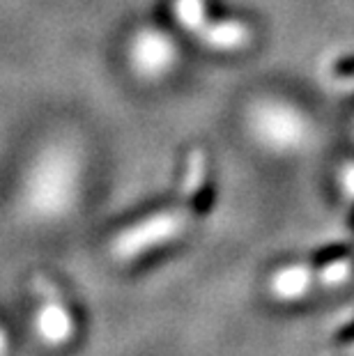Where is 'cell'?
I'll use <instances>...</instances> for the list:
<instances>
[{
	"instance_id": "cell-1",
	"label": "cell",
	"mask_w": 354,
	"mask_h": 356,
	"mask_svg": "<svg viewBox=\"0 0 354 356\" xmlns=\"http://www.w3.org/2000/svg\"><path fill=\"white\" fill-rule=\"evenodd\" d=\"M189 216L184 211H156V214L143 218L136 225L122 230L113 241V253L120 260H134L150 253L156 246L170 244L172 239H177L184 232Z\"/></svg>"
},
{
	"instance_id": "cell-2",
	"label": "cell",
	"mask_w": 354,
	"mask_h": 356,
	"mask_svg": "<svg viewBox=\"0 0 354 356\" xmlns=\"http://www.w3.org/2000/svg\"><path fill=\"white\" fill-rule=\"evenodd\" d=\"M74 179L63 163H47L37 168L28 181V202L37 216H58L72 202Z\"/></svg>"
},
{
	"instance_id": "cell-3",
	"label": "cell",
	"mask_w": 354,
	"mask_h": 356,
	"mask_svg": "<svg viewBox=\"0 0 354 356\" xmlns=\"http://www.w3.org/2000/svg\"><path fill=\"white\" fill-rule=\"evenodd\" d=\"M131 60L136 72L143 76H161L175 63V44L170 42V37L156 33V30H147L134 40Z\"/></svg>"
},
{
	"instance_id": "cell-4",
	"label": "cell",
	"mask_w": 354,
	"mask_h": 356,
	"mask_svg": "<svg viewBox=\"0 0 354 356\" xmlns=\"http://www.w3.org/2000/svg\"><path fill=\"white\" fill-rule=\"evenodd\" d=\"M33 329L35 336L49 347L67 345L77 333V320L67 304L58 299L44 301L42 306H37L33 317Z\"/></svg>"
},
{
	"instance_id": "cell-5",
	"label": "cell",
	"mask_w": 354,
	"mask_h": 356,
	"mask_svg": "<svg viewBox=\"0 0 354 356\" xmlns=\"http://www.w3.org/2000/svg\"><path fill=\"white\" fill-rule=\"evenodd\" d=\"M315 274L306 264H285L269 276V294L281 304H295L311 292Z\"/></svg>"
},
{
	"instance_id": "cell-6",
	"label": "cell",
	"mask_w": 354,
	"mask_h": 356,
	"mask_svg": "<svg viewBox=\"0 0 354 356\" xmlns=\"http://www.w3.org/2000/svg\"><path fill=\"white\" fill-rule=\"evenodd\" d=\"M258 134H262L269 145L290 147L301 138V122L290 108H267L262 111L260 120L255 122Z\"/></svg>"
},
{
	"instance_id": "cell-7",
	"label": "cell",
	"mask_w": 354,
	"mask_h": 356,
	"mask_svg": "<svg viewBox=\"0 0 354 356\" xmlns=\"http://www.w3.org/2000/svg\"><path fill=\"white\" fill-rule=\"evenodd\" d=\"M195 37L214 51H239L246 44H251L253 33L244 21L228 19V21H216V24H209L207 21L195 33Z\"/></svg>"
},
{
	"instance_id": "cell-8",
	"label": "cell",
	"mask_w": 354,
	"mask_h": 356,
	"mask_svg": "<svg viewBox=\"0 0 354 356\" xmlns=\"http://www.w3.org/2000/svg\"><path fill=\"white\" fill-rule=\"evenodd\" d=\"M175 17L189 33H198V30L207 24V10L205 0H175Z\"/></svg>"
},
{
	"instance_id": "cell-9",
	"label": "cell",
	"mask_w": 354,
	"mask_h": 356,
	"mask_svg": "<svg viewBox=\"0 0 354 356\" xmlns=\"http://www.w3.org/2000/svg\"><path fill=\"white\" fill-rule=\"evenodd\" d=\"M352 274H354L352 260H348V257H341V260H331L329 264H325V267L320 269L318 280L322 285H327V287H338V285L348 283V280L352 278Z\"/></svg>"
},
{
	"instance_id": "cell-10",
	"label": "cell",
	"mask_w": 354,
	"mask_h": 356,
	"mask_svg": "<svg viewBox=\"0 0 354 356\" xmlns=\"http://www.w3.org/2000/svg\"><path fill=\"white\" fill-rule=\"evenodd\" d=\"M205 170H207L205 152H202V149H193V152L189 154V159H186V181H184V186L189 188V191H193V188L202 181V177H205Z\"/></svg>"
},
{
	"instance_id": "cell-11",
	"label": "cell",
	"mask_w": 354,
	"mask_h": 356,
	"mask_svg": "<svg viewBox=\"0 0 354 356\" xmlns=\"http://www.w3.org/2000/svg\"><path fill=\"white\" fill-rule=\"evenodd\" d=\"M341 184L345 188V193L354 198V163H348L341 172Z\"/></svg>"
},
{
	"instance_id": "cell-12",
	"label": "cell",
	"mask_w": 354,
	"mask_h": 356,
	"mask_svg": "<svg viewBox=\"0 0 354 356\" xmlns=\"http://www.w3.org/2000/svg\"><path fill=\"white\" fill-rule=\"evenodd\" d=\"M10 350V338H7V331L0 327V356H5Z\"/></svg>"
}]
</instances>
